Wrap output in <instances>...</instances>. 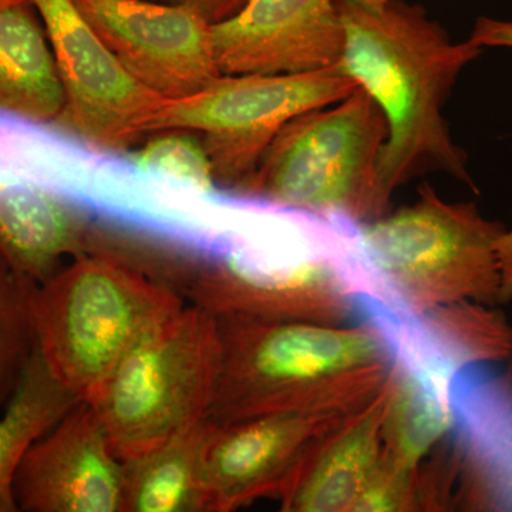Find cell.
<instances>
[{
	"instance_id": "6da1fadb",
	"label": "cell",
	"mask_w": 512,
	"mask_h": 512,
	"mask_svg": "<svg viewBox=\"0 0 512 512\" xmlns=\"http://www.w3.org/2000/svg\"><path fill=\"white\" fill-rule=\"evenodd\" d=\"M0 183L52 192L100 227L200 261L224 248L231 198L144 170L55 121L0 110Z\"/></svg>"
},
{
	"instance_id": "7a4b0ae2",
	"label": "cell",
	"mask_w": 512,
	"mask_h": 512,
	"mask_svg": "<svg viewBox=\"0 0 512 512\" xmlns=\"http://www.w3.org/2000/svg\"><path fill=\"white\" fill-rule=\"evenodd\" d=\"M345 50L336 72L369 94L382 110L387 140L379 161L380 190L393 192L439 171L478 192L468 157L451 137L444 104L468 64L483 55L470 40L456 43L420 5L390 0L369 9L336 0Z\"/></svg>"
},
{
	"instance_id": "3957f363",
	"label": "cell",
	"mask_w": 512,
	"mask_h": 512,
	"mask_svg": "<svg viewBox=\"0 0 512 512\" xmlns=\"http://www.w3.org/2000/svg\"><path fill=\"white\" fill-rule=\"evenodd\" d=\"M221 356L208 417L227 423L274 413L352 414L393 376L366 326L217 318Z\"/></svg>"
},
{
	"instance_id": "277c9868",
	"label": "cell",
	"mask_w": 512,
	"mask_h": 512,
	"mask_svg": "<svg viewBox=\"0 0 512 512\" xmlns=\"http://www.w3.org/2000/svg\"><path fill=\"white\" fill-rule=\"evenodd\" d=\"M184 301L126 262L89 252L37 286V350L57 382L90 402L148 330Z\"/></svg>"
},
{
	"instance_id": "5b68a950",
	"label": "cell",
	"mask_w": 512,
	"mask_h": 512,
	"mask_svg": "<svg viewBox=\"0 0 512 512\" xmlns=\"http://www.w3.org/2000/svg\"><path fill=\"white\" fill-rule=\"evenodd\" d=\"M387 124L360 87L289 121L239 192L293 210L340 212L359 224L387 214L379 161Z\"/></svg>"
},
{
	"instance_id": "8992f818",
	"label": "cell",
	"mask_w": 512,
	"mask_h": 512,
	"mask_svg": "<svg viewBox=\"0 0 512 512\" xmlns=\"http://www.w3.org/2000/svg\"><path fill=\"white\" fill-rule=\"evenodd\" d=\"M220 356L217 318L192 303L148 330L89 402L121 461L208 417Z\"/></svg>"
},
{
	"instance_id": "52a82bcc",
	"label": "cell",
	"mask_w": 512,
	"mask_h": 512,
	"mask_svg": "<svg viewBox=\"0 0 512 512\" xmlns=\"http://www.w3.org/2000/svg\"><path fill=\"white\" fill-rule=\"evenodd\" d=\"M367 258L384 284L416 311L448 303H500L501 222L474 202H448L430 184L414 204L359 224Z\"/></svg>"
},
{
	"instance_id": "ba28073f",
	"label": "cell",
	"mask_w": 512,
	"mask_h": 512,
	"mask_svg": "<svg viewBox=\"0 0 512 512\" xmlns=\"http://www.w3.org/2000/svg\"><path fill=\"white\" fill-rule=\"evenodd\" d=\"M355 83L335 69L299 74H221L192 96L165 100L148 127L200 138L215 183L238 190L254 174L272 141L289 123L345 99Z\"/></svg>"
},
{
	"instance_id": "9c48e42d",
	"label": "cell",
	"mask_w": 512,
	"mask_h": 512,
	"mask_svg": "<svg viewBox=\"0 0 512 512\" xmlns=\"http://www.w3.org/2000/svg\"><path fill=\"white\" fill-rule=\"evenodd\" d=\"M45 26L64 90L55 123L86 140L127 151L148 137L165 103L104 45L74 0H30Z\"/></svg>"
},
{
	"instance_id": "30bf717a",
	"label": "cell",
	"mask_w": 512,
	"mask_h": 512,
	"mask_svg": "<svg viewBox=\"0 0 512 512\" xmlns=\"http://www.w3.org/2000/svg\"><path fill=\"white\" fill-rule=\"evenodd\" d=\"M134 79L165 100L201 92L221 76L212 23L161 0H74Z\"/></svg>"
},
{
	"instance_id": "8fae6325",
	"label": "cell",
	"mask_w": 512,
	"mask_h": 512,
	"mask_svg": "<svg viewBox=\"0 0 512 512\" xmlns=\"http://www.w3.org/2000/svg\"><path fill=\"white\" fill-rule=\"evenodd\" d=\"M352 414L274 413L215 421L204 461L207 512L235 511L266 497L282 500L320 444Z\"/></svg>"
},
{
	"instance_id": "7c38bea8",
	"label": "cell",
	"mask_w": 512,
	"mask_h": 512,
	"mask_svg": "<svg viewBox=\"0 0 512 512\" xmlns=\"http://www.w3.org/2000/svg\"><path fill=\"white\" fill-rule=\"evenodd\" d=\"M123 461L89 402H77L30 447L15 480L19 511L120 512Z\"/></svg>"
},
{
	"instance_id": "4fadbf2b",
	"label": "cell",
	"mask_w": 512,
	"mask_h": 512,
	"mask_svg": "<svg viewBox=\"0 0 512 512\" xmlns=\"http://www.w3.org/2000/svg\"><path fill=\"white\" fill-rule=\"evenodd\" d=\"M212 39L221 74H299L338 67L345 26L336 0H248Z\"/></svg>"
},
{
	"instance_id": "5bb4252c",
	"label": "cell",
	"mask_w": 512,
	"mask_h": 512,
	"mask_svg": "<svg viewBox=\"0 0 512 512\" xmlns=\"http://www.w3.org/2000/svg\"><path fill=\"white\" fill-rule=\"evenodd\" d=\"M497 365L463 367L450 384L458 507L466 510L512 511V357Z\"/></svg>"
},
{
	"instance_id": "9a60e30c",
	"label": "cell",
	"mask_w": 512,
	"mask_h": 512,
	"mask_svg": "<svg viewBox=\"0 0 512 512\" xmlns=\"http://www.w3.org/2000/svg\"><path fill=\"white\" fill-rule=\"evenodd\" d=\"M393 387L392 376L373 402L342 421L326 437L282 498V510L352 511L383 461L384 429Z\"/></svg>"
},
{
	"instance_id": "2e32d148",
	"label": "cell",
	"mask_w": 512,
	"mask_h": 512,
	"mask_svg": "<svg viewBox=\"0 0 512 512\" xmlns=\"http://www.w3.org/2000/svg\"><path fill=\"white\" fill-rule=\"evenodd\" d=\"M96 224L52 192L25 183H0V258L37 286L64 259L89 254Z\"/></svg>"
},
{
	"instance_id": "e0dca14e",
	"label": "cell",
	"mask_w": 512,
	"mask_h": 512,
	"mask_svg": "<svg viewBox=\"0 0 512 512\" xmlns=\"http://www.w3.org/2000/svg\"><path fill=\"white\" fill-rule=\"evenodd\" d=\"M0 110L42 121L64 110L55 55L30 0H0Z\"/></svg>"
},
{
	"instance_id": "ac0fdd59",
	"label": "cell",
	"mask_w": 512,
	"mask_h": 512,
	"mask_svg": "<svg viewBox=\"0 0 512 512\" xmlns=\"http://www.w3.org/2000/svg\"><path fill=\"white\" fill-rule=\"evenodd\" d=\"M214 427L205 417L124 460L120 512H207L204 461Z\"/></svg>"
},
{
	"instance_id": "d6986e66",
	"label": "cell",
	"mask_w": 512,
	"mask_h": 512,
	"mask_svg": "<svg viewBox=\"0 0 512 512\" xmlns=\"http://www.w3.org/2000/svg\"><path fill=\"white\" fill-rule=\"evenodd\" d=\"M77 402L36 350L0 416V512L19 511L15 480L23 458Z\"/></svg>"
},
{
	"instance_id": "ffe728a7",
	"label": "cell",
	"mask_w": 512,
	"mask_h": 512,
	"mask_svg": "<svg viewBox=\"0 0 512 512\" xmlns=\"http://www.w3.org/2000/svg\"><path fill=\"white\" fill-rule=\"evenodd\" d=\"M36 288L0 258V407L15 392L37 350Z\"/></svg>"
},
{
	"instance_id": "44dd1931",
	"label": "cell",
	"mask_w": 512,
	"mask_h": 512,
	"mask_svg": "<svg viewBox=\"0 0 512 512\" xmlns=\"http://www.w3.org/2000/svg\"><path fill=\"white\" fill-rule=\"evenodd\" d=\"M147 137L130 157L144 170L165 175L197 187L217 188L210 158L200 138L188 131H158Z\"/></svg>"
},
{
	"instance_id": "7402d4cb",
	"label": "cell",
	"mask_w": 512,
	"mask_h": 512,
	"mask_svg": "<svg viewBox=\"0 0 512 512\" xmlns=\"http://www.w3.org/2000/svg\"><path fill=\"white\" fill-rule=\"evenodd\" d=\"M468 40L483 49H512V20L480 16ZM497 255L501 274L500 303H508L512 301V229L505 228L498 238Z\"/></svg>"
},
{
	"instance_id": "603a6c76",
	"label": "cell",
	"mask_w": 512,
	"mask_h": 512,
	"mask_svg": "<svg viewBox=\"0 0 512 512\" xmlns=\"http://www.w3.org/2000/svg\"><path fill=\"white\" fill-rule=\"evenodd\" d=\"M161 2L191 6L214 25L221 20L231 18L239 9L247 5L248 0H161Z\"/></svg>"
},
{
	"instance_id": "cb8c5ba5",
	"label": "cell",
	"mask_w": 512,
	"mask_h": 512,
	"mask_svg": "<svg viewBox=\"0 0 512 512\" xmlns=\"http://www.w3.org/2000/svg\"><path fill=\"white\" fill-rule=\"evenodd\" d=\"M353 2L359 3V5L369 9H382L390 0H353Z\"/></svg>"
}]
</instances>
